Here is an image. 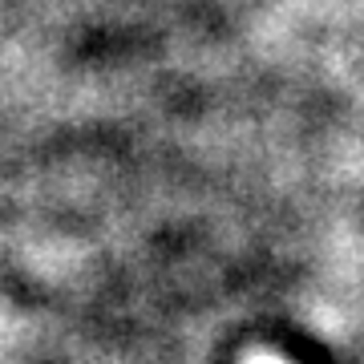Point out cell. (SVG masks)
Here are the masks:
<instances>
[{
    "label": "cell",
    "mask_w": 364,
    "mask_h": 364,
    "mask_svg": "<svg viewBox=\"0 0 364 364\" xmlns=\"http://www.w3.org/2000/svg\"><path fill=\"white\" fill-rule=\"evenodd\" d=\"M251 364H284V360H272V356H255Z\"/></svg>",
    "instance_id": "6da1fadb"
}]
</instances>
